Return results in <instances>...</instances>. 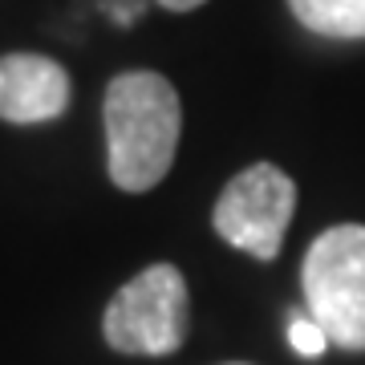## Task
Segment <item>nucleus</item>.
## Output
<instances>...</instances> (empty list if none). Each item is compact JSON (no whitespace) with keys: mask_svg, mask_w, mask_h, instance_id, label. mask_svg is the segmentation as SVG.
I'll return each instance as SVG.
<instances>
[{"mask_svg":"<svg viewBox=\"0 0 365 365\" xmlns=\"http://www.w3.org/2000/svg\"><path fill=\"white\" fill-rule=\"evenodd\" d=\"M106 167L110 182L143 195L167 179L182 134L179 93L163 73L130 69L106 86Z\"/></svg>","mask_w":365,"mask_h":365,"instance_id":"obj_1","label":"nucleus"},{"mask_svg":"<svg viewBox=\"0 0 365 365\" xmlns=\"http://www.w3.org/2000/svg\"><path fill=\"white\" fill-rule=\"evenodd\" d=\"M309 317L325 329L329 345L365 349V223H337L321 232L300 268Z\"/></svg>","mask_w":365,"mask_h":365,"instance_id":"obj_2","label":"nucleus"},{"mask_svg":"<svg viewBox=\"0 0 365 365\" xmlns=\"http://www.w3.org/2000/svg\"><path fill=\"white\" fill-rule=\"evenodd\" d=\"M106 345L134 357H167L187 341V280L175 264H150L122 284L102 317Z\"/></svg>","mask_w":365,"mask_h":365,"instance_id":"obj_3","label":"nucleus"},{"mask_svg":"<svg viewBox=\"0 0 365 365\" xmlns=\"http://www.w3.org/2000/svg\"><path fill=\"white\" fill-rule=\"evenodd\" d=\"M292 211H297V182L272 163H252L223 187L211 223L232 248L256 260H276Z\"/></svg>","mask_w":365,"mask_h":365,"instance_id":"obj_4","label":"nucleus"},{"mask_svg":"<svg viewBox=\"0 0 365 365\" xmlns=\"http://www.w3.org/2000/svg\"><path fill=\"white\" fill-rule=\"evenodd\" d=\"M69 106V73L41 53L0 57V118L13 126L53 122Z\"/></svg>","mask_w":365,"mask_h":365,"instance_id":"obj_5","label":"nucleus"},{"mask_svg":"<svg viewBox=\"0 0 365 365\" xmlns=\"http://www.w3.org/2000/svg\"><path fill=\"white\" fill-rule=\"evenodd\" d=\"M288 9L317 37L365 41V0H288Z\"/></svg>","mask_w":365,"mask_h":365,"instance_id":"obj_6","label":"nucleus"},{"mask_svg":"<svg viewBox=\"0 0 365 365\" xmlns=\"http://www.w3.org/2000/svg\"><path fill=\"white\" fill-rule=\"evenodd\" d=\"M288 341H292V349H297L300 357H321V353L329 349L325 329L317 325L309 313H304V317H292V321H288Z\"/></svg>","mask_w":365,"mask_h":365,"instance_id":"obj_7","label":"nucleus"},{"mask_svg":"<svg viewBox=\"0 0 365 365\" xmlns=\"http://www.w3.org/2000/svg\"><path fill=\"white\" fill-rule=\"evenodd\" d=\"M163 9H170V13H191V9H199L203 0H158Z\"/></svg>","mask_w":365,"mask_h":365,"instance_id":"obj_8","label":"nucleus"}]
</instances>
